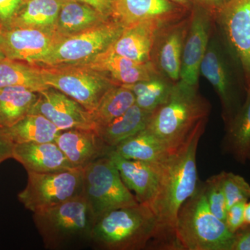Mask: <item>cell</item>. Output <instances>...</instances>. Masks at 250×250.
Segmentation results:
<instances>
[{
    "label": "cell",
    "instance_id": "obj_1",
    "mask_svg": "<svg viewBox=\"0 0 250 250\" xmlns=\"http://www.w3.org/2000/svg\"><path fill=\"white\" fill-rule=\"evenodd\" d=\"M207 121H202L187 141L171 152L162 164L159 190L151 203L158 229L153 244L175 250V227L179 210L192 196L197 187V147L205 132Z\"/></svg>",
    "mask_w": 250,
    "mask_h": 250
},
{
    "label": "cell",
    "instance_id": "obj_2",
    "mask_svg": "<svg viewBox=\"0 0 250 250\" xmlns=\"http://www.w3.org/2000/svg\"><path fill=\"white\" fill-rule=\"evenodd\" d=\"M210 109L198 87L179 81L165 102L152 112L146 129L173 151L187 141L197 125L208 120Z\"/></svg>",
    "mask_w": 250,
    "mask_h": 250
},
{
    "label": "cell",
    "instance_id": "obj_3",
    "mask_svg": "<svg viewBox=\"0 0 250 250\" xmlns=\"http://www.w3.org/2000/svg\"><path fill=\"white\" fill-rule=\"evenodd\" d=\"M157 229V220L150 207L138 202L98 217L90 242L103 250H143L150 242L154 243Z\"/></svg>",
    "mask_w": 250,
    "mask_h": 250
},
{
    "label": "cell",
    "instance_id": "obj_4",
    "mask_svg": "<svg viewBox=\"0 0 250 250\" xmlns=\"http://www.w3.org/2000/svg\"><path fill=\"white\" fill-rule=\"evenodd\" d=\"M233 233L210 209L204 184L179 210L175 227V250H231Z\"/></svg>",
    "mask_w": 250,
    "mask_h": 250
},
{
    "label": "cell",
    "instance_id": "obj_5",
    "mask_svg": "<svg viewBox=\"0 0 250 250\" xmlns=\"http://www.w3.org/2000/svg\"><path fill=\"white\" fill-rule=\"evenodd\" d=\"M33 218L45 248L52 250L91 241L96 220L83 195L36 212Z\"/></svg>",
    "mask_w": 250,
    "mask_h": 250
},
{
    "label": "cell",
    "instance_id": "obj_6",
    "mask_svg": "<svg viewBox=\"0 0 250 250\" xmlns=\"http://www.w3.org/2000/svg\"><path fill=\"white\" fill-rule=\"evenodd\" d=\"M200 74L207 79L220 98L225 127L229 125L246 99L247 89L243 72L223 39L210 38Z\"/></svg>",
    "mask_w": 250,
    "mask_h": 250
},
{
    "label": "cell",
    "instance_id": "obj_7",
    "mask_svg": "<svg viewBox=\"0 0 250 250\" xmlns=\"http://www.w3.org/2000/svg\"><path fill=\"white\" fill-rule=\"evenodd\" d=\"M41 66L46 84L73 99L90 113L115 85L106 75L85 64Z\"/></svg>",
    "mask_w": 250,
    "mask_h": 250
},
{
    "label": "cell",
    "instance_id": "obj_8",
    "mask_svg": "<svg viewBox=\"0 0 250 250\" xmlns=\"http://www.w3.org/2000/svg\"><path fill=\"white\" fill-rule=\"evenodd\" d=\"M83 169V195L95 218L109 210L139 202L107 156L94 161Z\"/></svg>",
    "mask_w": 250,
    "mask_h": 250
},
{
    "label": "cell",
    "instance_id": "obj_9",
    "mask_svg": "<svg viewBox=\"0 0 250 250\" xmlns=\"http://www.w3.org/2000/svg\"><path fill=\"white\" fill-rule=\"evenodd\" d=\"M27 186L18 197L33 213L83 195V167L46 173L27 172Z\"/></svg>",
    "mask_w": 250,
    "mask_h": 250
},
{
    "label": "cell",
    "instance_id": "obj_10",
    "mask_svg": "<svg viewBox=\"0 0 250 250\" xmlns=\"http://www.w3.org/2000/svg\"><path fill=\"white\" fill-rule=\"evenodd\" d=\"M124 29L121 24L110 18L88 30L60 39L39 65L86 63L107 50Z\"/></svg>",
    "mask_w": 250,
    "mask_h": 250
},
{
    "label": "cell",
    "instance_id": "obj_11",
    "mask_svg": "<svg viewBox=\"0 0 250 250\" xmlns=\"http://www.w3.org/2000/svg\"><path fill=\"white\" fill-rule=\"evenodd\" d=\"M222 39L239 65L250 88V0H229L215 20Z\"/></svg>",
    "mask_w": 250,
    "mask_h": 250
},
{
    "label": "cell",
    "instance_id": "obj_12",
    "mask_svg": "<svg viewBox=\"0 0 250 250\" xmlns=\"http://www.w3.org/2000/svg\"><path fill=\"white\" fill-rule=\"evenodd\" d=\"M190 15L161 26L152 47L151 62L154 68L161 76L174 83L180 80L182 51L190 24Z\"/></svg>",
    "mask_w": 250,
    "mask_h": 250
},
{
    "label": "cell",
    "instance_id": "obj_13",
    "mask_svg": "<svg viewBox=\"0 0 250 250\" xmlns=\"http://www.w3.org/2000/svg\"><path fill=\"white\" fill-rule=\"evenodd\" d=\"M214 24L215 21L211 15L201 8L194 6L190 12V24L182 51L179 80L182 83L198 87L200 65Z\"/></svg>",
    "mask_w": 250,
    "mask_h": 250
},
{
    "label": "cell",
    "instance_id": "obj_14",
    "mask_svg": "<svg viewBox=\"0 0 250 250\" xmlns=\"http://www.w3.org/2000/svg\"><path fill=\"white\" fill-rule=\"evenodd\" d=\"M39 93V99L31 113L45 116L60 131L95 129L90 112L73 99L51 87Z\"/></svg>",
    "mask_w": 250,
    "mask_h": 250
},
{
    "label": "cell",
    "instance_id": "obj_15",
    "mask_svg": "<svg viewBox=\"0 0 250 250\" xmlns=\"http://www.w3.org/2000/svg\"><path fill=\"white\" fill-rule=\"evenodd\" d=\"M55 35L32 28H3L0 50L6 58L40 64L57 42Z\"/></svg>",
    "mask_w": 250,
    "mask_h": 250
},
{
    "label": "cell",
    "instance_id": "obj_16",
    "mask_svg": "<svg viewBox=\"0 0 250 250\" xmlns=\"http://www.w3.org/2000/svg\"><path fill=\"white\" fill-rule=\"evenodd\" d=\"M190 14L168 0H113L111 18L125 28L142 22L166 24Z\"/></svg>",
    "mask_w": 250,
    "mask_h": 250
},
{
    "label": "cell",
    "instance_id": "obj_17",
    "mask_svg": "<svg viewBox=\"0 0 250 250\" xmlns=\"http://www.w3.org/2000/svg\"><path fill=\"white\" fill-rule=\"evenodd\" d=\"M107 156L119 171L126 187L135 192L138 202L149 207L159 190L163 164L126 159L113 149Z\"/></svg>",
    "mask_w": 250,
    "mask_h": 250
},
{
    "label": "cell",
    "instance_id": "obj_18",
    "mask_svg": "<svg viewBox=\"0 0 250 250\" xmlns=\"http://www.w3.org/2000/svg\"><path fill=\"white\" fill-rule=\"evenodd\" d=\"M55 142L75 167H84L94 161L107 156L113 149L92 129L61 131Z\"/></svg>",
    "mask_w": 250,
    "mask_h": 250
},
{
    "label": "cell",
    "instance_id": "obj_19",
    "mask_svg": "<svg viewBox=\"0 0 250 250\" xmlns=\"http://www.w3.org/2000/svg\"><path fill=\"white\" fill-rule=\"evenodd\" d=\"M83 64L106 75L115 85H131L160 75L152 62H137L122 57L111 47Z\"/></svg>",
    "mask_w": 250,
    "mask_h": 250
},
{
    "label": "cell",
    "instance_id": "obj_20",
    "mask_svg": "<svg viewBox=\"0 0 250 250\" xmlns=\"http://www.w3.org/2000/svg\"><path fill=\"white\" fill-rule=\"evenodd\" d=\"M12 159L21 163L27 172H57L73 168L58 145L54 142L14 144Z\"/></svg>",
    "mask_w": 250,
    "mask_h": 250
},
{
    "label": "cell",
    "instance_id": "obj_21",
    "mask_svg": "<svg viewBox=\"0 0 250 250\" xmlns=\"http://www.w3.org/2000/svg\"><path fill=\"white\" fill-rule=\"evenodd\" d=\"M162 25L155 22H142L125 27L111 48L116 54L135 62H151L154 39Z\"/></svg>",
    "mask_w": 250,
    "mask_h": 250
},
{
    "label": "cell",
    "instance_id": "obj_22",
    "mask_svg": "<svg viewBox=\"0 0 250 250\" xmlns=\"http://www.w3.org/2000/svg\"><path fill=\"white\" fill-rule=\"evenodd\" d=\"M110 18L85 3L62 1L54 34L57 41L60 40L100 25Z\"/></svg>",
    "mask_w": 250,
    "mask_h": 250
},
{
    "label": "cell",
    "instance_id": "obj_23",
    "mask_svg": "<svg viewBox=\"0 0 250 250\" xmlns=\"http://www.w3.org/2000/svg\"><path fill=\"white\" fill-rule=\"evenodd\" d=\"M122 157L131 160L162 164L171 151L160 139L147 129L131 136L113 148Z\"/></svg>",
    "mask_w": 250,
    "mask_h": 250
},
{
    "label": "cell",
    "instance_id": "obj_24",
    "mask_svg": "<svg viewBox=\"0 0 250 250\" xmlns=\"http://www.w3.org/2000/svg\"><path fill=\"white\" fill-rule=\"evenodd\" d=\"M223 141L224 152L245 164L250 160V88L238 113L227 127Z\"/></svg>",
    "mask_w": 250,
    "mask_h": 250
},
{
    "label": "cell",
    "instance_id": "obj_25",
    "mask_svg": "<svg viewBox=\"0 0 250 250\" xmlns=\"http://www.w3.org/2000/svg\"><path fill=\"white\" fill-rule=\"evenodd\" d=\"M62 4V0H28L9 28H32L54 34Z\"/></svg>",
    "mask_w": 250,
    "mask_h": 250
},
{
    "label": "cell",
    "instance_id": "obj_26",
    "mask_svg": "<svg viewBox=\"0 0 250 250\" xmlns=\"http://www.w3.org/2000/svg\"><path fill=\"white\" fill-rule=\"evenodd\" d=\"M152 113L135 104L121 116L96 131L104 143L113 149L123 141L146 129Z\"/></svg>",
    "mask_w": 250,
    "mask_h": 250
},
{
    "label": "cell",
    "instance_id": "obj_27",
    "mask_svg": "<svg viewBox=\"0 0 250 250\" xmlns=\"http://www.w3.org/2000/svg\"><path fill=\"white\" fill-rule=\"evenodd\" d=\"M39 97V93L24 87L0 89V129L11 127L30 113Z\"/></svg>",
    "mask_w": 250,
    "mask_h": 250
},
{
    "label": "cell",
    "instance_id": "obj_28",
    "mask_svg": "<svg viewBox=\"0 0 250 250\" xmlns=\"http://www.w3.org/2000/svg\"><path fill=\"white\" fill-rule=\"evenodd\" d=\"M14 144L54 142L60 130L45 116L30 113L11 127L3 129Z\"/></svg>",
    "mask_w": 250,
    "mask_h": 250
},
{
    "label": "cell",
    "instance_id": "obj_29",
    "mask_svg": "<svg viewBox=\"0 0 250 250\" xmlns=\"http://www.w3.org/2000/svg\"><path fill=\"white\" fill-rule=\"evenodd\" d=\"M21 86L34 92L49 88L38 64L5 58L0 62V89L6 87Z\"/></svg>",
    "mask_w": 250,
    "mask_h": 250
},
{
    "label": "cell",
    "instance_id": "obj_30",
    "mask_svg": "<svg viewBox=\"0 0 250 250\" xmlns=\"http://www.w3.org/2000/svg\"><path fill=\"white\" fill-rule=\"evenodd\" d=\"M135 103V95L131 90L124 85H113L90 113L95 131L121 116Z\"/></svg>",
    "mask_w": 250,
    "mask_h": 250
},
{
    "label": "cell",
    "instance_id": "obj_31",
    "mask_svg": "<svg viewBox=\"0 0 250 250\" xmlns=\"http://www.w3.org/2000/svg\"><path fill=\"white\" fill-rule=\"evenodd\" d=\"M174 83L161 75L131 85H124L134 94L136 104L146 111L153 112L165 102Z\"/></svg>",
    "mask_w": 250,
    "mask_h": 250
},
{
    "label": "cell",
    "instance_id": "obj_32",
    "mask_svg": "<svg viewBox=\"0 0 250 250\" xmlns=\"http://www.w3.org/2000/svg\"><path fill=\"white\" fill-rule=\"evenodd\" d=\"M227 208L241 201L250 200V185L239 174L221 172Z\"/></svg>",
    "mask_w": 250,
    "mask_h": 250
},
{
    "label": "cell",
    "instance_id": "obj_33",
    "mask_svg": "<svg viewBox=\"0 0 250 250\" xmlns=\"http://www.w3.org/2000/svg\"><path fill=\"white\" fill-rule=\"evenodd\" d=\"M204 187L206 198L212 213L225 223L228 208L221 172L210 177L204 184Z\"/></svg>",
    "mask_w": 250,
    "mask_h": 250
},
{
    "label": "cell",
    "instance_id": "obj_34",
    "mask_svg": "<svg viewBox=\"0 0 250 250\" xmlns=\"http://www.w3.org/2000/svg\"><path fill=\"white\" fill-rule=\"evenodd\" d=\"M28 0H0V23L9 28L15 17Z\"/></svg>",
    "mask_w": 250,
    "mask_h": 250
},
{
    "label": "cell",
    "instance_id": "obj_35",
    "mask_svg": "<svg viewBox=\"0 0 250 250\" xmlns=\"http://www.w3.org/2000/svg\"><path fill=\"white\" fill-rule=\"evenodd\" d=\"M246 203L247 201L238 202L227 210L225 224L231 233L236 232L237 230L245 225V207Z\"/></svg>",
    "mask_w": 250,
    "mask_h": 250
},
{
    "label": "cell",
    "instance_id": "obj_36",
    "mask_svg": "<svg viewBox=\"0 0 250 250\" xmlns=\"http://www.w3.org/2000/svg\"><path fill=\"white\" fill-rule=\"evenodd\" d=\"M231 250H250V225L245 224L233 233Z\"/></svg>",
    "mask_w": 250,
    "mask_h": 250
},
{
    "label": "cell",
    "instance_id": "obj_37",
    "mask_svg": "<svg viewBox=\"0 0 250 250\" xmlns=\"http://www.w3.org/2000/svg\"><path fill=\"white\" fill-rule=\"evenodd\" d=\"M229 0H191L194 6L205 10L211 15L215 21L224 6Z\"/></svg>",
    "mask_w": 250,
    "mask_h": 250
},
{
    "label": "cell",
    "instance_id": "obj_38",
    "mask_svg": "<svg viewBox=\"0 0 250 250\" xmlns=\"http://www.w3.org/2000/svg\"><path fill=\"white\" fill-rule=\"evenodd\" d=\"M62 1H75L85 3L93 6L102 14L111 18L113 0H62Z\"/></svg>",
    "mask_w": 250,
    "mask_h": 250
},
{
    "label": "cell",
    "instance_id": "obj_39",
    "mask_svg": "<svg viewBox=\"0 0 250 250\" xmlns=\"http://www.w3.org/2000/svg\"><path fill=\"white\" fill-rule=\"evenodd\" d=\"M14 144L5 134L4 130L0 129V157L8 159L12 158Z\"/></svg>",
    "mask_w": 250,
    "mask_h": 250
},
{
    "label": "cell",
    "instance_id": "obj_40",
    "mask_svg": "<svg viewBox=\"0 0 250 250\" xmlns=\"http://www.w3.org/2000/svg\"><path fill=\"white\" fill-rule=\"evenodd\" d=\"M170 2L180 6L182 9L187 10L189 12H191L193 9L194 4L192 2L191 0H168Z\"/></svg>",
    "mask_w": 250,
    "mask_h": 250
},
{
    "label": "cell",
    "instance_id": "obj_41",
    "mask_svg": "<svg viewBox=\"0 0 250 250\" xmlns=\"http://www.w3.org/2000/svg\"><path fill=\"white\" fill-rule=\"evenodd\" d=\"M245 224L250 225V201L247 202L245 207Z\"/></svg>",
    "mask_w": 250,
    "mask_h": 250
},
{
    "label": "cell",
    "instance_id": "obj_42",
    "mask_svg": "<svg viewBox=\"0 0 250 250\" xmlns=\"http://www.w3.org/2000/svg\"><path fill=\"white\" fill-rule=\"evenodd\" d=\"M6 58L4 54L2 53L1 50H0V62H2L4 59Z\"/></svg>",
    "mask_w": 250,
    "mask_h": 250
},
{
    "label": "cell",
    "instance_id": "obj_43",
    "mask_svg": "<svg viewBox=\"0 0 250 250\" xmlns=\"http://www.w3.org/2000/svg\"><path fill=\"white\" fill-rule=\"evenodd\" d=\"M5 160H6V159H4V158L0 157V164H1V163H2L3 161H4Z\"/></svg>",
    "mask_w": 250,
    "mask_h": 250
},
{
    "label": "cell",
    "instance_id": "obj_44",
    "mask_svg": "<svg viewBox=\"0 0 250 250\" xmlns=\"http://www.w3.org/2000/svg\"><path fill=\"white\" fill-rule=\"evenodd\" d=\"M3 28H4V27H3V26H2V25H1V23H0V31H1V29H3Z\"/></svg>",
    "mask_w": 250,
    "mask_h": 250
}]
</instances>
